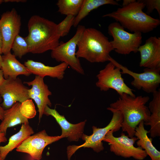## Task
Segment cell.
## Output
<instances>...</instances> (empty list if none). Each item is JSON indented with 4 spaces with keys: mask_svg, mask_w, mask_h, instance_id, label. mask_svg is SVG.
<instances>
[{
    "mask_svg": "<svg viewBox=\"0 0 160 160\" xmlns=\"http://www.w3.org/2000/svg\"><path fill=\"white\" fill-rule=\"evenodd\" d=\"M75 17L71 15H67L63 21L57 25L58 33L60 37L68 35L71 27L73 25Z\"/></svg>",
    "mask_w": 160,
    "mask_h": 160,
    "instance_id": "cell-26",
    "label": "cell"
},
{
    "mask_svg": "<svg viewBox=\"0 0 160 160\" xmlns=\"http://www.w3.org/2000/svg\"><path fill=\"white\" fill-rule=\"evenodd\" d=\"M149 99L148 96L133 97L123 93L110 104L109 107L119 111L122 115L121 128L129 137H134L135 129L140 122L148 121L151 113L146 104Z\"/></svg>",
    "mask_w": 160,
    "mask_h": 160,
    "instance_id": "cell-1",
    "label": "cell"
},
{
    "mask_svg": "<svg viewBox=\"0 0 160 160\" xmlns=\"http://www.w3.org/2000/svg\"><path fill=\"white\" fill-rule=\"evenodd\" d=\"M24 65L31 73L43 78L46 76L62 79L65 71L68 65L65 63H61L54 66L47 65L43 63L31 60L25 62Z\"/></svg>",
    "mask_w": 160,
    "mask_h": 160,
    "instance_id": "cell-17",
    "label": "cell"
},
{
    "mask_svg": "<svg viewBox=\"0 0 160 160\" xmlns=\"http://www.w3.org/2000/svg\"><path fill=\"white\" fill-rule=\"evenodd\" d=\"M107 109L113 113L112 118L109 123L102 128L93 126V133L91 135L83 134L81 138L85 141L83 144L80 145H73L68 146L67 153L68 160H70L73 154L81 148H91L97 153L103 151L104 148L102 141L107 133L110 130L116 132L121 128L123 120V116L121 113L119 111L109 107Z\"/></svg>",
    "mask_w": 160,
    "mask_h": 160,
    "instance_id": "cell-5",
    "label": "cell"
},
{
    "mask_svg": "<svg viewBox=\"0 0 160 160\" xmlns=\"http://www.w3.org/2000/svg\"><path fill=\"white\" fill-rule=\"evenodd\" d=\"M83 0H59L56 4L58 12L66 16H76L82 5Z\"/></svg>",
    "mask_w": 160,
    "mask_h": 160,
    "instance_id": "cell-24",
    "label": "cell"
},
{
    "mask_svg": "<svg viewBox=\"0 0 160 160\" xmlns=\"http://www.w3.org/2000/svg\"><path fill=\"white\" fill-rule=\"evenodd\" d=\"M43 79L39 76H36L32 81L23 82L24 84L31 87L28 90L29 96L30 99L34 101L37 105L39 112V121L44 114L46 106L51 107L52 105L49 96L51 95L52 93L47 85L44 82Z\"/></svg>",
    "mask_w": 160,
    "mask_h": 160,
    "instance_id": "cell-14",
    "label": "cell"
},
{
    "mask_svg": "<svg viewBox=\"0 0 160 160\" xmlns=\"http://www.w3.org/2000/svg\"><path fill=\"white\" fill-rule=\"evenodd\" d=\"M77 27L74 36L65 43H60L57 46L51 51V56L56 61L65 63L78 73L84 75V70L76 53L78 43L85 27L81 25Z\"/></svg>",
    "mask_w": 160,
    "mask_h": 160,
    "instance_id": "cell-7",
    "label": "cell"
},
{
    "mask_svg": "<svg viewBox=\"0 0 160 160\" xmlns=\"http://www.w3.org/2000/svg\"><path fill=\"white\" fill-rule=\"evenodd\" d=\"M11 49L13 55L20 59L29 52L28 43L25 37L23 38L19 34L17 35L13 41Z\"/></svg>",
    "mask_w": 160,
    "mask_h": 160,
    "instance_id": "cell-25",
    "label": "cell"
},
{
    "mask_svg": "<svg viewBox=\"0 0 160 160\" xmlns=\"http://www.w3.org/2000/svg\"><path fill=\"white\" fill-rule=\"evenodd\" d=\"M20 110L21 114L28 119L34 118L36 113L33 102L30 99L21 103Z\"/></svg>",
    "mask_w": 160,
    "mask_h": 160,
    "instance_id": "cell-27",
    "label": "cell"
},
{
    "mask_svg": "<svg viewBox=\"0 0 160 160\" xmlns=\"http://www.w3.org/2000/svg\"><path fill=\"white\" fill-rule=\"evenodd\" d=\"M144 123L141 121L135 129L134 136L138 140L137 145L144 150L151 160H160V152L153 145L152 138L148 136V131L145 128Z\"/></svg>",
    "mask_w": 160,
    "mask_h": 160,
    "instance_id": "cell-20",
    "label": "cell"
},
{
    "mask_svg": "<svg viewBox=\"0 0 160 160\" xmlns=\"http://www.w3.org/2000/svg\"><path fill=\"white\" fill-rule=\"evenodd\" d=\"M2 47L3 39L0 30V55H1L2 53Z\"/></svg>",
    "mask_w": 160,
    "mask_h": 160,
    "instance_id": "cell-32",
    "label": "cell"
},
{
    "mask_svg": "<svg viewBox=\"0 0 160 160\" xmlns=\"http://www.w3.org/2000/svg\"><path fill=\"white\" fill-rule=\"evenodd\" d=\"M26 1L25 0H4V2H24Z\"/></svg>",
    "mask_w": 160,
    "mask_h": 160,
    "instance_id": "cell-34",
    "label": "cell"
},
{
    "mask_svg": "<svg viewBox=\"0 0 160 160\" xmlns=\"http://www.w3.org/2000/svg\"><path fill=\"white\" fill-rule=\"evenodd\" d=\"M5 110L0 104V120L2 121L4 118Z\"/></svg>",
    "mask_w": 160,
    "mask_h": 160,
    "instance_id": "cell-31",
    "label": "cell"
},
{
    "mask_svg": "<svg viewBox=\"0 0 160 160\" xmlns=\"http://www.w3.org/2000/svg\"><path fill=\"white\" fill-rule=\"evenodd\" d=\"M3 2H4V0H0V5Z\"/></svg>",
    "mask_w": 160,
    "mask_h": 160,
    "instance_id": "cell-36",
    "label": "cell"
},
{
    "mask_svg": "<svg viewBox=\"0 0 160 160\" xmlns=\"http://www.w3.org/2000/svg\"><path fill=\"white\" fill-rule=\"evenodd\" d=\"M0 160H2L0 154Z\"/></svg>",
    "mask_w": 160,
    "mask_h": 160,
    "instance_id": "cell-38",
    "label": "cell"
},
{
    "mask_svg": "<svg viewBox=\"0 0 160 160\" xmlns=\"http://www.w3.org/2000/svg\"><path fill=\"white\" fill-rule=\"evenodd\" d=\"M121 75L120 69L109 61L97 75V81L96 85L101 91H107L111 89L115 90L120 95L126 93L135 97L133 90L125 83Z\"/></svg>",
    "mask_w": 160,
    "mask_h": 160,
    "instance_id": "cell-9",
    "label": "cell"
},
{
    "mask_svg": "<svg viewBox=\"0 0 160 160\" xmlns=\"http://www.w3.org/2000/svg\"><path fill=\"white\" fill-rule=\"evenodd\" d=\"M44 114L53 117L60 125L62 131L60 136L61 139L67 137L70 141H77L81 138L86 120L75 124H71L55 109H51L48 106L45 108Z\"/></svg>",
    "mask_w": 160,
    "mask_h": 160,
    "instance_id": "cell-16",
    "label": "cell"
},
{
    "mask_svg": "<svg viewBox=\"0 0 160 160\" xmlns=\"http://www.w3.org/2000/svg\"><path fill=\"white\" fill-rule=\"evenodd\" d=\"M20 104L19 102H16L11 108L5 110L3 119L0 124V132L6 134L8 128L21 124L29 123L28 119L20 112Z\"/></svg>",
    "mask_w": 160,
    "mask_h": 160,
    "instance_id": "cell-22",
    "label": "cell"
},
{
    "mask_svg": "<svg viewBox=\"0 0 160 160\" xmlns=\"http://www.w3.org/2000/svg\"><path fill=\"white\" fill-rule=\"evenodd\" d=\"M21 19L15 9L12 8L3 13L0 19V30L3 39L2 52L4 55L11 52L13 41L20 33Z\"/></svg>",
    "mask_w": 160,
    "mask_h": 160,
    "instance_id": "cell-11",
    "label": "cell"
},
{
    "mask_svg": "<svg viewBox=\"0 0 160 160\" xmlns=\"http://www.w3.org/2000/svg\"><path fill=\"white\" fill-rule=\"evenodd\" d=\"M7 141V139L6 136V134L0 132V144L2 143H5Z\"/></svg>",
    "mask_w": 160,
    "mask_h": 160,
    "instance_id": "cell-29",
    "label": "cell"
},
{
    "mask_svg": "<svg viewBox=\"0 0 160 160\" xmlns=\"http://www.w3.org/2000/svg\"><path fill=\"white\" fill-rule=\"evenodd\" d=\"M2 71L0 69V86L2 84L5 80Z\"/></svg>",
    "mask_w": 160,
    "mask_h": 160,
    "instance_id": "cell-33",
    "label": "cell"
},
{
    "mask_svg": "<svg viewBox=\"0 0 160 160\" xmlns=\"http://www.w3.org/2000/svg\"><path fill=\"white\" fill-rule=\"evenodd\" d=\"M28 89L20 79H5L0 86V94L3 100L1 106L5 110L17 102L20 103L29 99Z\"/></svg>",
    "mask_w": 160,
    "mask_h": 160,
    "instance_id": "cell-12",
    "label": "cell"
},
{
    "mask_svg": "<svg viewBox=\"0 0 160 160\" xmlns=\"http://www.w3.org/2000/svg\"><path fill=\"white\" fill-rule=\"evenodd\" d=\"M145 7V4L141 0H136L102 17L114 19L124 28L133 33H148L159 26L160 20L144 12L143 10Z\"/></svg>",
    "mask_w": 160,
    "mask_h": 160,
    "instance_id": "cell-3",
    "label": "cell"
},
{
    "mask_svg": "<svg viewBox=\"0 0 160 160\" xmlns=\"http://www.w3.org/2000/svg\"><path fill=\"white\" fill-rule=\"evenodd\" d=\"M2 56L1 55H0V69H1V63L2 62Z\"/></svg>",
    "mask_w": 160,
    "mask_h": 160,
    "instance_id": "cell-35",
    "label": "cell"
},
{
    "mask_svg": "<svg viewBox=\"0 0 160 160\" xmlns=\"http://www.w3.org/2000/svg\"><path fill=\"white\" fill-rule=\"evenodd\" d=\"M113 132L109 131L103 141L108 143L110 151L115 155L125 158L132 157L137 160H143L148 156L141 147L134 146L137 140L136 137L130 138L123 133L120 136L115 137Z\"/></svg>",
    "mask_w": 160,
    "mask_h": 160,
    "instance_id": "cell-8",
    "label": "cell"
},
{
    "mask_svg": "<svg viewBox=\"0 0 160 160\" xmlns=\"http://www.w3.org/2000/svg\"><path fill=\"white\" fill-rule=\"evenodd\" d=\"M61 139L60 136H49L44 130L29 136L16 148V150L28 154L36 160H40L45 147Z\"/></svg>",
    "mask_w": 160,
    "mask_h": 160,
    "instance_id": "cell-13",
    "label": "cell"
},
{
    "mask_svg": "<svg viewBox=\"0 0 160 160\" xmlns=\"http://www.w3.org/2000/svg\"><path fill=\"white\" fill-rule=\"evenodd\" d=\"M109 61L113 63L120 68L122 74H127L131 76L133 80L131 82L132 86L137 89H142L148 93H153L157 90L160 84V68L153 69L145 68L143 73L133 72L124 66L111 56Z\"/></svg>",
    "mask_w": 160,
    "mask_h": 160,
    "instance_id": "cell-10",
    "label": "cell"
},
{
    "mask_svg": "<svg viewBox=\"0 0 160 160\" xmlns=\"http://www.w3.org/2000/svg\"><path fill=\"white\" fill-rule=\"evenodd\" d=\"M2 98L1 96V95H0V103L1 102V101H2Z\"/></svg>",
    "mask_w": 160,
    "mask_h": 160,
    "instance_id": "cell-37",
    "label": "cell"
},
{
    "mask_svg": "<svg viewBox=\"0 0 160 160\" xmlns=\"http://www.w3.org/2000/svg\"><path fill=\"white\" fill-rule=\"evenodd\" d=\"M1 69L5 79H16L20 75L28 76L32 74L27 68L20 63L10 52L2 56Z\"/></svg>",
    "mask_w": 160,
    "mask_h": 160,
    "instance_id": "cell-18",
    "label": "cell"
},
{
    "mask_svg": "<svg viewBox=\"0 0 160 160\" xmlns=\"http://www.w3.org/2000/svg\"><path fill=\"white\" fill-rule=\"evenodd\" d=\"M153 98L148 107L151 113L148 121L144 125L150 126L148 131L151 138L160 136V90L153 93Z\"/></svg>",
    "mask_w": 160,
    "mask_h": 160,
    "instance_id": "cell-19",
    "label": "cell"
},
{
    "mask_svg": "<svg viewBox=\"0 0 160 160\" xmlns=\"http://www.w3.org/2000/svg\"><path fill=\"white\" fill-rule=\"evenodd\" d=\"M140 56L139 65L145 68H160V38L151 36L138 48Z\"/></svg>",
    "mask_w": 160,
    "mask_h": 160,
    "instance_id": "cell-15",
    "label": "cell"
},
{
    "mask_svg": "<svg viewBox=\"0 0 160 160\" xmlns=\"http://www.w3.org/2000/svg\"><path fill=\"white\" fill-rule=\"evenodd\" d=\"M77 57L91 63L109 61L113 50L111 42L101 32L95 28H85L77 45Z\"/></svg>",
    "mask_w": 160,
    "mask_h": 160,
    "instance_id": "cell-4",
    "label": "cell"
},
{
    "mask_svg": "<svg viewBox=\"0 0 160 160\" xmlns=\"http://www.w3.org/2000/svg\"><path fill=\"white\" fill-rule=\"evenodd\" d=\"M141 1L145 4V7L147 9V14H149L154 9H156L160 16V0H141Z\"/></svg>",
    "mask_w": 160,
    "mask_h": 160,
    "instance_id": "cell-28",
    "label": "cell"
},
{
    "mask_svg": "<svg viewBox=\"0 0 160 160\" xmlns=\"http://www.w3.org/2000/svg\"><path fill=\"white\" fill-rule=\"evenodd\" d=\"M34 133L33 130L29 123L22 124L19 131L9 138L8 143L5 146H0V154L2 160H5L10 152L17 148Z\"/></svg>",
    "mask_w": 160,
    "mask_h": 160,
    "instance_id": "cell-21",
    "label": "cell"
},
{
    "mask_svg": "<svg viewBox=\"0 0 160 160\" xmlns=\"http://www.w3.org/2000/svg\"><path fill=\"white\" fill-rule=\"evenodd\" d=\"M108 33L113 38L110 41L113 50L118 54L127 55L138 52L142 42L141 33H129L116 22L108 25Z\"/></svg>",
    "mask_w": 160,
    "mask_h": 160,
    "instance_id": "cell-6",
    "label": "cell"
},
{
    "mask_svg": "<svg viewBox=\"0 0 160 160\" xmlns=\"http://www.w3.org/2000/svg\"><path fill=\"white\" fill-rule=\"evenodd\" d=\"M135 1V0H124L122 3V7L128 5Z\"/></svg>",
    "mask_w": 160,
    "mask_h": 160,
    "instance_id": "cell-30",
    "label": "cell"
},
{
    "mask_svg": "<svg viewBox=\"0 0 160 160\" xmlns=\"http://www.w3.org/2000/svg\"><path fill=\"white\" fill-rule=\"evenodd\" d=\"M57 24L38 15L32 16L28 23V35L25 37L29 52L43 53L52 50L60 44Z\"/></svg>",
    "mask_w": 160,
    "mask_h": 160,
    "instance_id": "cell-2",
    "label": "cell"
},
{
    "mask_svg": "<svg viewBox=\"0 0 160 160\" xmlns=\"http://www.w3.org/2000/svg\"><path fill=\"white\" fill-rule=\"evenodd\" d=\"M105 4L119 5V3L113 0H83L80 10L75 17L73 26L77 27L80 22L93 10Z\"/></svg>",
    "mask_w": 160,
    "mask_h": 160,
    "instance_id": "cell-23",
    "label": "cell"
}]
</instances>
